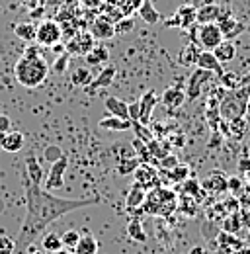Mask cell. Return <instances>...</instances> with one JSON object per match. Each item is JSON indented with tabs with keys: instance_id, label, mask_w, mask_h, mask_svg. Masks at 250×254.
Here are the masks:
<instances>
[{
	"instance_id": "obj_45",
	"label": "cell",
	"mask_w": 250,
	"mask_h": 254,
	"mask_svg": "<svg viewBox=\"0 0 250 254\" xmlns=\"http://www.w3.org/2000/svg\"><path fill=\"white\" fill-rule=\"evenodd\" d=\"M10 129H12V120H10L8 116L0 114V133H6V131H10Z\"/></svg>"
},
{
	"instance_id": "obj_31",
	"label": "cell",
	"mask_w": 250,
	"mask_h": 254,
	"mask_svg": "<svg viewBox=\"0 0 250 254\" xmlns=\"http://www.w3.org/2000/svg\"><path fill=\"white\" fill-rule=\"evenodd\" d=\"M127 235H129L133 241H137V243H145V241H147L143 223H141L139 217H131V219L127 221Z\"/></svg>"
},
{
	"instance_id": "obj_16",
	"label": "cell",
	"mask_w": 250,
	"mask_h": 254,
	"mask_svg": "<svg viewBox=\"0 0 250 254\" xmlns=\"http://www.w3.org/2000/svg\"><path fill=\"white\" fill-rule=\"evenodd\" d=\"M197 68H203V70H209L213 74H223V63H219V59L215 57L213 51H199V57H197Z\"/></svg>"
},
{
	"instance_id": "obj_3",
	"label": "cell",
	"mask_w": 250,
	"mask_h": 254,
	"mask_svg": "<svg viewBox=\"0 0 250 254\" xmlns=\"http://www.w3.org/2000/svg\"><path fill=\"white\" fill-rule=\"evenodd\" d=\"M250 98V80L247 84L235 88V90H227V94L223 96L221 104H219V116L225 122H239L247 116V104Z\"/></svg>"
},
{
	"instance_id": "obj_8",
	"label": "cell",
	"mask_w": 250,
	"mask_h": 254,
	"mask_svg": "<svg viewBox=\"0 0 250 254\" xmlns=\"http://www.w3.org/2000/svg\"><path fill=\"white\" fill-rule=\"evenodd\" d=\"M223 41H225V35L221 32L217 22L203 24L199 28V32H197V43H199V47H203V51H213Z\"/></svg>"
},
{
	"instance_id": "obj_46",
	"label": "cell",
	"mask_w": 250,
	"mask_h": 254,
	"mask_svg": "<svg viewBox=\"0 0 250 254\" xmlns=\"http://www.w3.org/2000/svg\"><path fill=\"white\" fill-rule=\"evenodd\" d=\"M227 188H229L231 191H235V193H237V191L243 188V182H241L239 178H229V180H227Z\"/></svg>"
},
{
	"instance_id": "obj_29",
	"label": "cell",
	"mask_w": 250,
	"mask_h": 254,
	"mask_svg": "<svg viewBox=\"0 0 250 254\" xmlns=\"http://www.w3.org/2000/svg\"><path fill=\"white\" fill-rule=\"evenodd\" d=\"M41 249L45 253H55V251H61L62 249V241L59 233H43L41 235Z\"/></svg>"
},
{
	"instance_id": "obj_5",
	"label": "cell",
	"mask_w": 250,
	"mask_h": 254,
	"mask_svg": "<svg viewBox=\"0 0 250 254\" xmlns=\"http://www.w3.org/2000/svg\"><path fill=\"white\" fill-rule=\"evenodd\" d=\"M217 74L209 72V70H203V68H195L188 80V88H186V100H197L203 94H207V90L211 88L213 84V78Z\"/></svg>"
},
{
	"instance_id": "obj_32",
	"label": "cell",
	"mask_w": 250,
	"mask_h": 254,
	"mask_svg": "<svg viewBox=\"0 0 250 254\" xmlns=\"http://www.w3.org/2000/svg\"><path fill=\"white\" fill-rule=\"evenodd\" d=\"M76 254H96L98 253V241L94 239V235H80V241L74 249Z\"/></svg>"
},
{
	"instance_id": "obj_18",
	"label": "cell",
	"mask_w": 250,
	"mask_h": 254,
	"mask_svg": "<svg viewBox=\"0 0 250 254\" xmlns=\"http://www.w3.org/2000/svg\"><path fill=\"white\" fill-rule=\"evenodd\" d=\"M160 102L168 108V110H178L184 102H186V92L180 90V88H166L162 96H158Z\"/></svg>"
},
{
	"instance_id": "obj_43",
	"label": "cell",
	"mask_w": 250,
	"mask_h": 254,
	"mask_svg": "<svg viewBox=\"0 0 250 254\" xmlns=\"http://www.w3.org/2000/svg\"><path fill=\"white\" fill-rule=\"evenodd\" d=\"M61 157H62V151L57 145H51V147L45 149V159L49 160V162H55V160H59Z\"/></svg>"
},
{
	"instance_id": "obj_52",
	"label": "cell",
	"mask_w": 250,
	"mask_h": 254,
	"mask_svg": "<svg viewBox=\"0 0 250 254\" xmlns=\"http://www.w3.org/2000/svg\"><path fill=\"white\" fill-rule=\"evenodd\" d=\"M247 116L250 118V98H249V104H247Z\"/></svg>"
},
{
	"instance_id": "obj_50",
	"label": "cell",
	"mask_w": 250,
	"mask_h": 254,
	"mask_svg": "<svg viewBox=\"0 0 250 254\" xmlns=\"http://www.w3.org/2000/svg\"><path fill=\"white\" fill-rule=\"evenodd\" d=\"M188 254H209L203 247H193V249H189V253Z\"/></svg>"
},
{
	"instance_id": "obj_12",
	"label": "cell",
	"mask_w": 250,
	"mask_h": 254,
	"mask_svg": "<svg viewBox=\"0 0 250 254\" xmlns=\"http://www.w3.org/2000/svg\"><path fill=\"white\" fill-rule=\"evenodd\" d=\"M26 145V137L22 131H6V133H0V147L2 151L6 153H20Z\"/></svg>"
},
{
	"instance_id": "obj_1",
	"label": "cell",
	"mask_w": 250,
	"mask_h": 254,
	"mask_svg": "<svg viewBox=\"0 0 250 254\" xmlns=\"http://www.w3.org/2000/svg\"><path fill=\"white\" fill-rule=\"evenodd\" d=\"M24 195H26V217L16 237V254H24L31 249V245L45 233L51 223L59 221L62 215L98 205L100 197H86V199H66L59 197L51 191L43 190V184L33 182L24 174Z\"/></svg>"
},
{
	"instance_id": "obj_42",
	"label": "cell",
	"mask_w": 250,
	"mask_h": 254,
	"mask_svg": "<svg viewBox=\"0 0 250 254\" xmlns=\"http://www.w3.org/2000/svg\"><path fill=\"white\" fill-rule=\"evenodd\" d=\"M133 28H135V20H133V18H122V20L116 24V33L125 35V33L131 32Z\"/></svg>"
},
{
	"instance_id": "obj_44",
	"label": "cell",
	"mask_w": 250,
	"mask_h": 254,
	"mask_svg": "<svg viewBox=\"0 0 250 254\" xmlns=\"http://www.w3.org/2000/svg\"><path fill=\"white\" fill-rule=\"evenodd\" d=\"M139 118H141V108H139V100H135L129 104V120L139 122Z\"/></svg>"
},
{
	"instance_id": "obj_10",
	"label": "cell",
	"mask_w": 250,
	"mask_h": 254,
	"mask_svg": "<svg viewBox=\"0 0 250 254\" xmlns=\"http://www.w3.org/2000/svg\"><path fill=\"white\" fill-rule=\"evenodd\" d=\"M135 184H139L141 188H158V172L151 164H139L133 172Z\"/></svg>"
},
{
	"instance_id": "obj_37",
	"label": "cell",
	"mask_w": 250,
	"mask_h": 254,
	"mask_svg": "<svg viewBox=\"0 0 250 254\" xmlns=\"http://www.w3.org/2000/svg\"><path fill=\"white\" fill-rule=\"evenodd\" d=\"M201 182L197 180V178H188L182 182V193L184 195H189V197H197L199 193H201Z\"/></svg>"
},
{
	"instance_id": "obj_36",
	"label": "cell",
	"mask_w": 250,
	"mask_h": 254,
	"mask_svg": "<svg viewBox=\"0 0 250 254\" xmlns=\"http://www.w3.org/2000/svg\"><path fill=\"white\" fill-rule=\"evenodd\" d=\"M141 164V160L137 159L135 155H131V157H125V159H122V162H118V172L122 174V176H127V174H133L135 172V168Z\"/></svg>"
},
{
	"instance_id": "obj_28",
	"label": "cell",
	"mask_w": 250,
	"mask_h": 254,
	"mask_svg": "<svg viewBox=\"0 0 250 254\" xmlns=\"http://www.w3.org/2000/svg\"><path fill=\"white\" fill-rule=\"evenodd\" d=\"M139 16L147 24H158L160 22V14H158V10L153 6L151 0H141V4H139Z\"/></svg>"
},
{
	"instance_id": "obj_30",
	"label": "cell",
	"mask_w": 250,
	"mask_h": 254,
	"mask_svg": "<svg viewBox=\"0 0 250 254\" xmlns=\"http://www.w3.org/2000/svg\"><path fill=\"white\" fill-rule=\"evenodd\" d=\"M35 33H37V26L31 22H20L14 26V35L20 37L22 41H35Z\"/></svg>"
},
{
	"instance_id": "obj_9",
	"label": "cell",
	"mask_w": 250,
	"mask_h": 254,
	"mask_svg": "<svg viewBox=\"0 0 250 254\" xmlns=\"http://www.w3.org/2000/svg\"><path fill=\"white\" fill-rule=\"evenodd\" d=\"M94 35L90 32H76L66 43V53L70 55H86L94 47Z\"/></svg>"
},
{
	"instance_id": "obj_20",
	"label": "cell",
	"mask_w": 250,
	"mask_h": 254,
	"mask_svg": "<svg viewBox=\"0 0 250 254\" xmlns=\"http://www.w3.org/2000/svg\"><path fill=\"white\" fill-rule=\"evenodd\" d=\"M201 188L211 191V193H221V191L229 190V188H227V178H225L219 170H213V172L201 182Z\"/></svg>"
},
{
	"instance_id": "obj_35",
	"label": "cell",
	"mask_w": 250,
	"mask_h": 254,
	"mask_svg": "<svg viewBox=\"0 0 250 254\" xmlns=\"http://www.w3.org/2000/svg\"><path fill=\"white\" fill-rule=\"evenodd\" d=\"M219 82H221V88H225V90H235V88L243 86L239 74L233 70H223V74H219Z\"/></svg>"
},
{
	"instance_id": "obj_39",
	"label": "cell",
	"mask_w": 250,
	"mask_h": 254,
	"mask_svg": "<svg viewBox=\"0 0 250 254\" xmlns=\"http://www.w3.org/2000/svg\"><path fill=\"white\" fill-rule=\"evenodd\" d=\"M180 209H182L186 215H195V213H197V201H195V197L184 195V197H182V203H180Z\"/></svg>"
},
{
	"instance_id": "obj_41",
	"label": "cell",
	"mask_w": 250,
	"mask_h": 254,
	"mask_svg": "<svg viewBox=\"0 0 250 254\" xmlns=\"http://www.w3.org/2000/svg\"><path fill=\"white\" fill-rule=\"evenodd\" d=\"M0 254H16V241L12 237H0Z\"/></svg>"
},
{
	"instance_id": "obj_19",
	"label": "cell",
	"mask_w": 250,
	"mask_h": 254,
	"mask_svg": "<svg viewBox=\"0 0 250 254\" xmlns=\"http://www.w3.org/2000/svg\"><path fill=\"white\" fill-rule=\"evenodd\" d=\"M219 28H221V32L225 35V39H233V37H237L239 33L245 32V26L243 24H239L233 16H221L217 20Z\"/></svg>"
},
{
	"instance_id": "obj_14",
	"label": "cell",
	"mask_w": 250,
	"mask_h": 254,
	"mask_svg": "<svg viewBox=\"0 0 250 254\" xmlns=\"http://www.w3.org/2000/svg\"><path fill=\"white\" fill-rule=\"evenodd\" d=\"M195 8L193 6H189V4H184V6H180L178 10H176V14L172 16V20H168L166 22V28H170V26H180V28H189L193 22H195Z\"/></svg>"
},
{
	"instance_id": "obj_49",
	"label": "cell",
	"mask_w": 250,
	"mask_h": 254,
	"mask_svg": "<svg viewBox=\"0 0 250 254\" xmlns=\"http://www.w3.org/2000/svg\"><path fill=\"white\" fill-rule=\"evenodd\" d=\"M239 168L243 170V172H250V159H243L239 162Z\"/></svg>"
},
{
	"instance_id": "obj_33",
	"label": "cell",
	"mask_w": 250,
	"mask_h": 254,
	"mask_svg": "<svg viewBox=\"0 0 250 254\" xmlns=\"http://www.w3.org/2000/svg\"><path fill=\"white\" fill-rule=\"evenodd\" d=\"M30 180L33 182H39V184H43V170H41V166H39V162L37 159L30 155L28 159H26V172H24Z\"/></svg>"
},
{
	"instance_id": "obj_48",
	"label": "cell",
	"mask_w": 250,
	"mask_h": 254,
	"mask_svg": "<svg viewBox=\"0 0 250 254\" xmlns=\"http://www.w3.org/2000/svg\"><path fill=\"white\" fill-rule=\"evenodd\" d=\"M239 229H241V221H229L225 225V231L227 233H237Z\"/></svg>"
},
{
	"instance_id": "obj_24",
	"label": "cell",
	"mask_w": 250,
	"mask_h": 254,
	"mask_svg": "<svg viewBox=\"0 0 250 254\" xmlns=\"http://www.w3.org/2000/svg\"><path fill=\"white\" fill-rule=\"evenodd\" d=\"M98 126L102 129H108V131H127L133 127L131 120H125V118H116V116H108L104 120H100Z\"/></svg>"
},
{
	"instance_id": "obj_22",
	"label": "cell",
	"mask_w": 250,
	"mask_h": 254,
	"mask_svg": "<svg viewBox=\"0 0 250 254\" xmlns=\"http://www.w3.org/2000/svg\"><path fill=\"white\" fill-rule=\"evenodd\" d=\"M147 199V193H145V188H141L139 184H133V188L127 191V197H125V207L127 209H137V207H143Z\"/></svg>"
},
{
	"instance_id": "obj_21",
	"label": "cell",
	"mask_w": 250,
	"mask_h": 254,
	"mask_svg": "<svg viewBox=\"0 0 250 254\" xmlns=\"http://www.w3.org/2000/svg\"><path fill=\"white\" fill-rule=\"evenodd\" d=\"M90 33L94 35V39H110L116 35V26L108 18H98L92 24Z\"/></svg>"
},
{
	"instance_id": "obj_7",
	"label": "cell",
	"mask_w": 250,
	"mask_h": 254,
	"mask_svg": "<svg viewBox=\"0 0 250 254\" xmlns=\"http://www.w3.org/2000/svg\"><path fill=\"white\" fill-rule=\"evenodd\" d=\"M66 166H68V159L62 155L59 160L51 162V168L47 172V176L43 178V190L53 191V190H61L64 186V172H66Z\"/></svg>"
},
{
	"instance_id": "obj_15",
	"label": "cell",
	"mask_w": 250,
	"mask_h": 254,
	"mask_svg": "<svg viewBox=\"0 0 250 254\" xmlns=\"http://www.w3.org/2000/svg\"><path fill=\"white\" fill-rule=\"evenodd\" d=\"M221 16H223L221 6L209 2V4H205V6H201V8H197V12H195V22H197L199 26H203V24H213V22H217Z\"/></svg>"
},
{
	"instance_id": "obj_26",
	"label": "cell",
	"mask_w": 250,
	"mask_h": 254,
	"mask_svg": "<svg viewBox=\"0 0 250 254\" xmlns=\"http://www.w3.org/2000/svg\"><path fill=\"white\" fill-rule=\"evenodd\" d=\"M92 72L88 66H76L72 72H70V84L72 86H82L86 88L90 82H92Z\"/></svg>"
},
{
	"instance_id": "obj_23",
	"label": "cell",
	"mask_w": 250,
	"mask_h": 254,
	"mask_svg": "<svg viewBox=\"0 0 250 254\" xmlns=\"http://www.w3.org/2000/svg\"><path fill=\"white\" fill-rule=\"evenodd\" d=\"M215 57L219 59V63H231L235 57H237V47L231 39H225L223 43H219L217 47L213 49Z\"/></svg>"
},
{
	"instance_id": "obj_51",
	"label": "cell",
	"mask_w": 250,
	"mask_h": 254,
	"mask_svg": "<svg viewBox=\"0 0 250 254\" xmlns=\"http://www.w3.org/2000/svg\"><path fill=\"white\" fill-rule=\"evenodd\" d=\"M49 254H72L68 249H61V251H55V253H49Z\"/></svg>"
},
{
	"instance_id": "obj_6",
	"label": "cell",
	"mask_w": 250,
	"mask_h": 254,
	"mask_svg": "<svg viewBox=\"0 0 250 254\" xmlns=\"http://www.w3.org/2000/svg\"><path fill=\"white\" fill-rule=\"evenodd\" d=\"M62 37V28L59 26V22L55 20H43L37 26V33H35V41L43 47H55L59 45Z\"/></svg>"
},
{
	"instance_id": "obj_25",
	"label": "cell",
	"mask_w": 250,
	"mask_h": 254,
	"mask_svg": "<svg viewBox=\"0 0 250 254\" xmlns=\"http://www.w3.org/2000/svg\"><path fill=\"white\" fill-rule=\"evenodd\" d=\"M197 57H199L197 45L195 43H188L178 53V63L182 64V66H193V64L197 63Z\"/></svg>"
},
{
	"instance_id": "obj_2",
	"label": "cell",
	"mask_w": 250,
	"mask_h": 254,
	"mask_svg": "<svg viewBox=\"0 0 250 254\" xmlns=\"http://www.w3.org/2000/svg\"><path fill=\"white\" fill-rule=\"evenodd\" d=\"M49 70H51L49 64L41 55H35V57L22 55V59H18V63L14 64V76L26 88L41 86L47 80Z\"/></svg>"
},
{
	"instance_id": "obj_17",
	"label": "cell",
	"mask_w": 250,
	"mask_h": 254,
	"mask_svg": "<svg viewBox=\"0 0 250 254\" xmlns=\"http://www.w3.org/2000/svg\"><path fill=\"white\" fill-rule=\"evenodd\" d=\"M104 106H106V110L110 112V116L129 120V104H127L125 100H122V98H118V96H108V98L104 100Z\"/></svg>"
},
{
	"instance_id": "obj_40",
	"label": "cell",
	"mask_w": 250,
	"mask_h": 254,
	"mask_svg": "<svg viewBox=\"0 0 250 254\" xmlns=\"http://www.w3.org/2000/svg\"><path fill=\"white\" fill-rule=\"evenodd\" d=\"M68 61H70V53L62 51V55H59V57H57V61H55V64L51 66V68H53V72L62 74V72L66 70V66H68Z\"/></svg>"
},
{
	"instance_id": "obj_11",
	"label": "cell",
	"mask_w": 250,
	"mask_h": 254,
	"mask_svg": "<svg viewBox=\"0 0 250 254\" xmlns=\"http://www.w3.org/2000/svg\"><path fill=\"white\" fill-rule=\"evenodd\" d=\"M116 74H118V68L114 66V64H106L100 72H98V76L92 78V82L84 88L86 90V94H94L96 90H102V88H108L112 82H114V78H116Z\"/></svg>"
},
{
	"instance_id": "obj_4",
	"label": "cell",
	"mask_w": 250,
	"mask_h": 254,
	"mask_svg": "<svg viewBox=\"0 0 250 254\" xmlns=\"http://www.w3.org/2000/svg\"><path fill=\"white\" fill-rule=\"evenodd\" d=\"M178 207V199H176V193L170 190H164V188H155L147 195L145 203H143V211L151 213V215H170L174 209Z\"/></svg>"
},
{
	"instance_id": "obj_34",
	"label": "cell",
	"mask_w": 250,
	"mask_h": 254,
	"mask_svg": "<svg viewBox=\"0 0 250 254\" xmlns=\"http://www.w3.org/2000/svg\"><path fill=\"white\" fill-rule=\"evenodd\" d=\"M164 172H166V178H168L172 184H182L184 180L189 178V168H188L186 164H176L174 168L164 170Z\"/></svg>"
},
{
	"instance_id": "obj_13",
	"label": "cell",
	"mask_w": 250,
	"mask_h": 254,
	"mask_svg": "<svg viewBox=\"0 0 250 254\" xmlns=\"http://www.w3.org/2000/svg\"><path fill=\"white\" fill-rule=\"evenodd\" d=\"M160 102V98L155 90H147L145 94L141 96L139 100V108H141V118H139V124L143 126H149L151 122V116H153V110L156 108V104Z\"/></svg>"
},
{
	"instance_id": "obj_27",
	"label": "cell",
	"mask_w": 250,
	"mask_h": 254,
	"mask_svg": "<svg viewBox=\"0 0 250 254\" xmlns=\"http://www.w3.org/2000/svg\"><path fill=\"white\" fill-rule=\"evenodd\" d=\"M84 59L88 64H104L110 61V51L104 45H94L92 49L84 55Z\"/></svg>"
},
{
	"instance_id": "obj_47",
	"label": "cell",
	"mask_w": 250,
	"mask_h": 254,
	"mask_svg": "<svg viewBox=\"0 0 250 254\" xmlns=\"http://www.w3.org/2000/svg\"><path fill=\"white\" fill-rule=\"evenodd\" d=\"M178 164V159L176 157H172V155H166L164 159L160 160V166H170V168H174Z\"/></svg>"
},
{
	"instance_id": "obj_38",
	"label": "cell",
	"mask_w": 250,
	"mask_h": 254,
	"mask_svg": "<svg viewBox=\"0 0 250 254\" xmlns=\"http://www.w3.org/2000/svg\"><path fill=\"white\" fill-rule=\"evenodd\" d=\"M61 241H62V249L74 251L76 245H78V241H80V233H78L76 229H68L66 233H62Z\"/></svg>"
}]
</instances>
